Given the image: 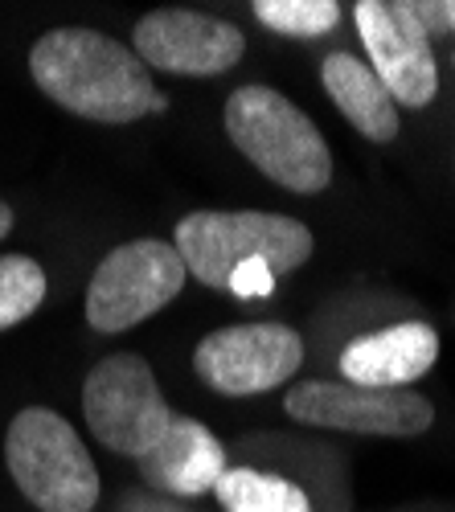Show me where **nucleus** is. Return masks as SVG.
<instances>
[{
  "instance_id": "dca6fc26",
  "label": "nucleus",
  "mask_w": 455,
  "mask_h": 512,
  "mask_svg": "<svg viewBox=\"0 0 455 512\" xmlns=\"http://www.w3.org/2000/svg\"><path fill=\"white\" fill-rule=\"evenodd\" d=\"M255 17L283 37H320L337 29V0H255Z\"/></svg>"
},
{
  "instance_id": "423d86ee",
  "label": "nucleus",
  "mask_w": 455,
  "mask_h": 512,
  "mask_svg": "<svg viewBox=\"0 0 455 512\" xmlns=\"http://www.w3.org/2000/svg\"><path fill=\"white\" fill-rule=\"evenodd\" d=\"M82 414H87L91 435L107 451L128 459L148 455L173 422V410L156 386V373L140 353H111L87 373Z\"/></svg>"
},
{
  "instance_id": "39448f33",
  "label": "nucleus",
  "mask_w": 455,
  "mask_h": 512,
  "mask_svg": "<svg viewBox=\"0 0 455 512\" xmlns=\"http://www.w3.org/2000/svg\"><path fill=\"white\" fill-rule=\"evenodd\" d=\"M189 271L173 242L164 238H136L115 246L107 259L95 267L87 283V324L103 336L128 332L140 320L169 308Z\"/></svg>"
},
{
  "instance_id": "f8f14e48",
  "label": "nucleus",
  "mask_w": 455,
  "mask_h": 512,
  "mask_svg": "<svg viewBox=\"0 0 455 512\" xmlns=\"http://www.w3.org/2000/svg\"><path fill=\"white\" fill-rule=\"evenodd\" d=\"M140 476L169 492V496H205L214 492V484L226 472V447L222 439L210 431L205 422L189 418V414H173L169 431L156 439V447L148 455L136 459Z\"/></svg>"
},
{
  "instance_id": "f257e3e1",
  "label": "nucleus",
  "mask_w": 455,
  "mask_h": 512,
  "mask_svg": "<svg viewBox=\"0 0 455 512\" xmlns=\"http://www.w3.org/2000/svg\"><path fill=\"white\" fill-rule=\"evenodd\" d=\"M29 74L41 95L95 123H132L169 111L136 50L99 29L66 25L41 33L29 46Z\"/></svg>"
},
{
  "instance_id": "1a4fd4ad",
  "label": "nucleus",
  "mask_w": 455,
  "mask_h": 512,
  "mask_svg": "<svg viewBox=\"0 0 455 512\" xmlns=\"http://www.w3.org/2000/svg\"><path fill=\"white\" fill-rule=\"evenodd\" d=\"M369 70L402 107H427L439 95V66L431 37L419 25L410 0H361L353 9Z\"/></svg>"
},
{
  "instance_id": "9b49d317",
  "label": "nucleus",
  "mask_w": 455,
  "mask_h": 512,
  "mask_svg": "<svg viewBox=\"0 0 455 512\" xmlns=\"http://www.w3.org/2000/svg\"><path fill=\"white\" fill-rule=\"evenodd\" d=\"M435 361H439V332L423 320H406L349 340L341 353V373L353 386L406 390L410 381L427 377Z\"/></svg>"
},
{
  "instance_id": "f3484780",
  "label": "nucleus",
  "mask_w": 455,
  "mask_h": 512,
  "mask_svg": "<svg viewBox=\"0 0 455 512\" xmlns=\"http://www.w3.org/2000/svg\"><path fill=\"white\" fill-rule=\"evenodd\" d=\"M279 283V275L267 267V263H242L234 275H230V295H238V300H263V295H271Z\"/></svg>"
},
{
  "instance_id": "20e7f679",
  "label": "nucleus",
  "mask_w": 455,
  "mask_h": 512,
  "mask_svg": "<svg viewBox=\"0 0 455 512\" xmlns=\"http://www.w3.org/2000/svg\"><path fill=\"white\" fill-rule=\"evenodd\" d=\"M5 463L41 512H91L99 504V467L58 410L25 406L5 431Z\"/></svg>"
},
{
  "instance_id": "7ed1b4c3",
  "label": "nucleus",
  "mask_w": 455,
  "mask_h": 512,
  "mask_svg": "<svg viewBox=\"0 0 455 512\" xmlns=\"http://www.w3.org/2000/svg\"><path fill=\"white\" fill-rule=\"evenodd\" d=\"M226 136L263 177L292 193H324L333 181V152L320 127L271 87H238L226 99Z\"/></svg>"
},
{
  "instance_id": "f03ea898",
  "label": "nucleus",
  "mask_w": 455,
  "mask_h": 512,
  "mask_svg": "<svg viewBox=\"0 0 455 512\" xmlns=\"http://www.w3.org/2000/svg\"><path fill=\"white\" fill-rule=\"evenodd\" d=\"M173 246L185 271L205 287H230L242 263H267L275 275H292L312 259V230L287 213L263 209H197L177 222Z\"/></svg>"
},
{
  "instance_id": "a211bd4d",
  "label": "nucleus",
  "mask_w": 455,
  "mask_h": 512,
  "mask_svg": "<svg viewBox=\"0 0 455 512\" xmlns=\"http://www.w3.org/2000/svg\"><path fill=\"white\" fill-rule=\"evenodd\" d=\"M9 230H13V209H9L5 201H0V242L9 238Z\"/></svg>"
},
{
  "instance_id": "6e6552de",
  "label": "nucleus",
  "mask_w": 455,
  "mask_h": 512,
  "mask_svg": "<svg viewBox=\"0 0 455 512\" xmlns=\"http://www.w3.org/2000/svg\"><path fill=\"white\" fill-rule=\"evenodd\" d=\"M304 365V340L296 328L263 320V324H230L218 328L193 349V369L210 390L226 398L267 394L292 381Z\"/></svg>"
},
{
  "instance_id": "9d476101",
  "label": "nucleus",
  "mask_w": 455,
  "mask_h": 512,
  "mask_svg": "<svg viewBox=\"0 0 455 512\" xmlns=\"http://www.w3.org/2000/svg\"><path fill=\"white\" fill-rule=\"evenodd\" d=\"M132 50L148 70L214 78L242 62L246 37L234 21L193 9H152L132 29Z\"/></svg>"
},
{
  "instance_id": "6ab92c4d",
  "label": "nucleus",
  "mask_w": 455,
  "mask_h": 512,
  "mask_svg": "<svg viewBox=\"0 0 455 512\" xmlns=\"http://www.w3.org/2000/svg\"><path fill=\"white\" fill-rule=\"evenodd\" d=\"M443 13H447V33H455V0H443Z\"/></svg>"
},
{
  "instance_id": "2eb2a0df",
  "label": "nucleus",
  "mask_w": 455,
  "mask_h": 512,
  "mask_svg": "<svg viewBox=\"0 0 455 512\" xmlns=\"http://www.w3.org/2000/svg\"><path fill=\"white\" fill-rule=\"evenodd\" d=\"M46 304V271L29 254H0V332Z\"/></svg>"
},
{
  "instance_id": "ddd939ff",
  "label": "nucleus",
  "mask_w": 455,
  "mask_h": 512,
  "mask_svg": "<svg viewBox=\"0 0 455 512\" xmlns=\"http://www.w3.org/2000/svg\"><path fill=\"white\" fill-rule=\"evenodd\" d=\"M320 82H324L328 99L341 107V115L369 144H390L398 136V103L382 87V78L357 54H345V50L328 54L320 66Z\"/></svg>"
},
{
  "instance_id": "0eeeda50",
  "label": "nucleus",
  "mask_w": 455,
  "mask_h": 512,
  "mask_svg": "<svg viewBox=\"0 0 455 512\" xmlns=\"http://www.w3.org/2000/svg\"><path fill=\"white\" fill-rule=\"evenodd\" d=\"M283 410L304 426L365 439H415L435 422V406L415 390H369L353 381H296Z\"/></svg>"
},
{
  "instance_id": "4468645a",
  "label": "nucleus",
  "mask_w": 455,
  "mask_h": 512,
  "mask_svg": "<svg viewBox=\"0 0 455 512\" xmlns=\"http://www.w3.org/2000/svg\"><path fill=\"white\" fill-rule=\"evenodd\" d=\"M214 496L226 512H312L308 492L296 480L259 472V467H226Z\"/></svg>"
}]
</instances>
